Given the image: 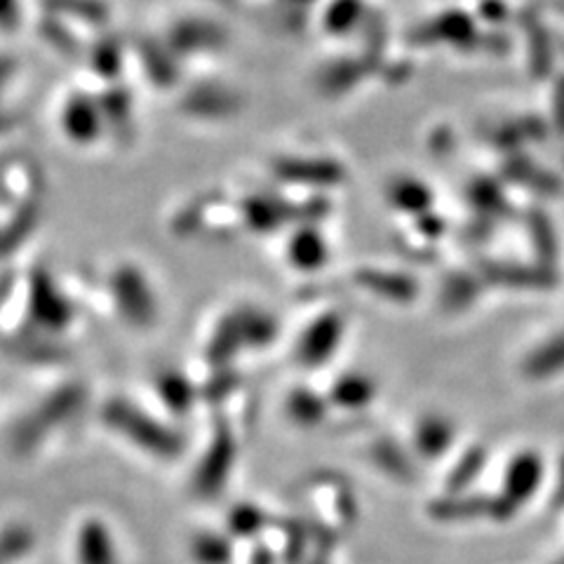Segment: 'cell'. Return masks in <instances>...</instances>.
Returning <instances> with one entry per match:
<instances>
[{
    "label": "cell",
    "instance_id": "cell-9",
    "mask_svg": "<svg viewBox=\"0 0 564 564\" xmlns=\"http://www.w3.org/2000/svg\"><path fill=\"white\" fill-rule=\"evenodd\" d=\"M485 462H487V454L480 447L468 449L462 458H458L456 466L449 473V478H447L449 491L462 494L470 482H475V478H478L480 470L485 468Z\"/></svg>",
    "mask_w": 564,
    "mask_h": 564
},
{
    "label": "cell",
    "instance_id": "cell-10",
    "mask_svg": "<svg viewBox=\"0 0 564 564\" xmlns=\"http://www.w3.org/2000/svg\"><path fill=\"white\" fill-rule=\"evenodd\" d=\"M288 410L296 423H302V426H315V423L323 421L327 412V402L311 391H294L288 402Z\"/></svg>",
    "mask_w": 564,
    "mask_h": 564
},
{
    "label": "cell",
    "instance_id": "cell-6",
    "mask_svg": "<svg viewBox=\"0 0 564 564\" xmlns=\"http://www.w3.org/2000/svg\"><path fill=\"white\" fill-rule=\"evenodd\" d=\"M416 449L421 456L426 458H437L447 452L454 440V429L452 423L443 416H426L421 419L419 429H416Z\"/></svg>",
    "mask_w": 564,
    "mask_h": 564
},
{
    "label": "cell",
    "instance_id": "cell-4",
    "mask_svg": "<svg viewBox=\"0 0 564 564\" xmlns=\"http://www.w3.org/2000/svg\"><path fill=\"white\" fill-rule=\"evenodd\" d=\"M236 458V445L228 433H219L215 445L209 449V456L205 458V466L200 473V487L209 494L219 491V487L228 480V473H231Z\"/></svg>",
    "mask_w": 564,
    "mask_h": 564
},
{
    "label": "cell",
    "instance_id": "cell-14",
    "mask_svg": "<svg viewBox=\"0 0 564 564\" xmlns=\"http://www.w3.org/2000/svg\"><path fill=\"white\" fill-rule=\"evenodd\" d=\"M252 564H273L271 551L263 549V545H259V549L252 553Z\"/></svg>",
    "mask_w": 564,
    "mask_h": 564
},
{
    "label": "cell",
    "instance_id": "cell-3",
    "mask_svg": "<svg viewBox=\"0 0 564 564\" xmlns=\"http://www.w3.org/2000/svg\"><path fill=\"white\" fill-rule=\"evenodd\" d=\"M431 513L437 520H475V518H508L510 513L499 499L485 497H462V494H449L440 499Z\"/></svg>",
    "mask_w": 564,
    "mask_h": 564
},
{
    "label": "cell",
    "instance_id": "cell-16",
    "mask_svg": "<svg viewBox=\"0 0 564 564\" xmlns=\"http://www.w3.org/2000/svg\"><path fill=\"white\" fill-rule=\"evenodd\" d=\"M557 564H564V560H560V562H557Z\"/></svg>",
    "mask_w": 564,
    "mask_h": 564
},
{
    "label": "cell",
    "instance_id": "cell-15",
    "mask_svg": "<svg viewBox=\"0 0 564 564\" xmlns=\"http://www.w3.org/2000/svg\"><path fill=\"white\" fill-rule=\"evenodd\" d=\"M564 501V458H562V468H560V478H557V487H555V506Z\"/></svg>",
    "mask_w": 564,
    "mask_h": 564
},
{
    "label": "cell",
    "instance_id": "cell-11",
    "mask_svg": "<svg viewBox=\"0 0 564 564\" xmlns=\"http://www.w3.org/2000/svg\"><path fill=\"white\" fill-rule=\"evenodd\" d=\"M263 527H267V516H263L257 506L252 503L236 506V510L231 513V529L238 536L250 539L259 534Z\"/></svg>",
    "mask_w": 564,
    "mask_h": 564
},
{
    "label": "cell",
    "instance_id": "cell-13",
    "mask_svg": "<svg viewBox=\"0 0 564 564\" xmlns=\"http://www.w3.org/2000/svg\"><path fill=\"white\" fill-rule=\"evenodd\" d=\"M203 551V560L207 564H226L228 560H231V545H228V541L219 539V536H207L200 545Z\"/></svg>",
    "mask_w": 564,
    "mask_h": 564
},
{
    "label": "cell",
    "instance_id": "cell-8",
    "mask_svg": "<svg viewBox=\"0 0 564 564\" xmlns=\"http://www.w3.org/2000/svg\"><path fill=\"white\" fill-rule=\"evenodd\" d=\"M369 456H372V462L386 473L391 475L395 480L408 482L414 478V468L410 456L404 454V449L400 445H395L393 440H379V443L372 445L369 449Z\"/></svg>",
    "mask_w": 564,
    "mask_h": 564
},
{
    "label": "cell",
    "instance_id": "cell-2",
    "mask_svg": "<svg viewBox=\"0 0 564 564\" xmlns=\"http://www.w3.org/2000/svg\"><path fill=\"white\" fill-rule=\"evenodd\" d=\"M341 332H344L341 317L327 315V317H323V321H317L304 334V339L299 341V350H296L299 362H304L308 367L327 362L334 348H337L341 341Z\"/></svg>",
    "mask_w": 564,
    "mask_h": 564
},
{
    "label": "cell",
    "instance_id": "cell-12",
    "mask_svg": "<svg viewBox=\"0 0 564 564\" xmlns=\"http://www.w3.org/2000/svg\"><path fill=\"white\" fill-rule=\"evenodd\" d=\"M240 334H242V341L245 344L267 346L275 337V325H273V321H269V317L252 313V315L245 317V325H242Z\"/></svg>",
    "mask_w": 564,
    "mask_h": 564
},
{
    "label": "cell",
    "instance_id": "cell-5",
    "mask_svg": "<svg viewBox=\"0 0 564 564\" xmlns=\"http://www.w3.org/2000/svg\"><path fill=\"white\" fill-rule=\"evenodd\" d=\"M564 372V334L536 346L522 362V375L532 381L551 379Z\"/></svg>",
    "mask_w": 564,
    "mask_h": 564
},
{
    "label": "cell",
    "instance_id": "cell-7",
    "mask_svg": "<svg viewBox=\"0 0 564 564\" xmlns=\"http://www.w3.org/2000/svg\"><path fill=\"white\" fill-rule=\"evenodd\" d=\"M377 386L362 375H346L332 386V402L344 410H360L375 400Z\"/></svg>",
    "mask_w": 564,
    "mask_h": 564
},
{
    "label": "cell",
    "instance_id": "cell-1",
    "mask_svg": "<svg viewBox=\"0 0 564 564\" xmlns=\"http://www.w3.org/2000/svg\"><path fill=\"white\" fill-rule=\"evenodd\" d=\"M541 478H543V464L534 452L518 454L513 462H510L503 478V494L499 497V501L503 503L508 513H513L520 503L534 497L541 485Z\"/></svg>",
    "mask_w": 564,
    "mask_h": 564
}]
</instances>
